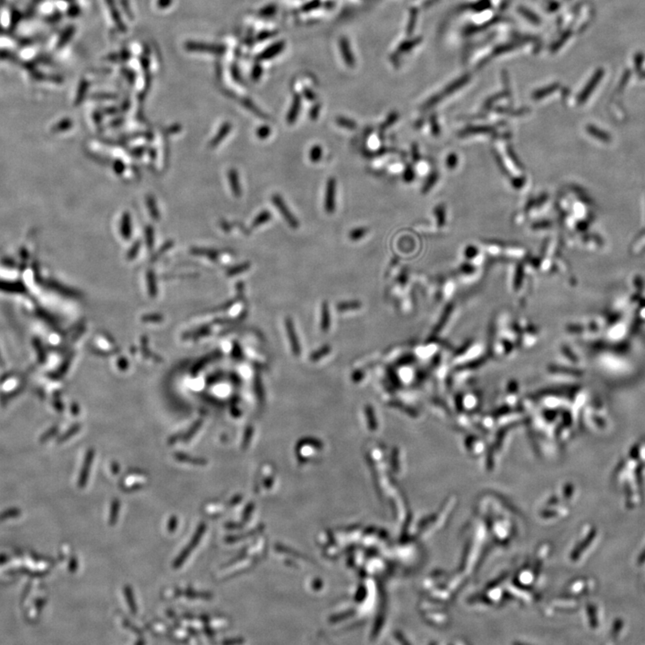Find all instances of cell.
<instances>
[{"mask_svg":"<svg viewBox=\"0 0 645 645\" xmlns=\"http://www.w3.org/2000/svg\"><path fill=\"white\" fill-rule=\"evenodd\" d=\"M274 34H275V33L273 32V31H262V32H260V33L258 34L257 40H259V41L266 40V39H268L269 38H271V37H274Z\"/></svg>","mask_w":645,"mask_h":645,"instance_id":"obj_31","label":"cell"},{"mask_svg":"<svg viewBox=\"0 0 645 645\" xmlns=\"http://www.w3.org/2000/svg\"><path fill=\"white\" fill-rule=\"evenodd\" d=\"M177 458H178L180 461H189V462L196 463V464H199V465H203V464H205V463H206L205 461H203V460H199V459H192V458H188L187 457V456H183V455H181V454H179V455L177 456Z\"/></svg>","mask_w":645,"mask_h":645,"instance_id":"obj_28","label":"cell"},{"mask_svg":"<svg viewBox=\"0 0 645 645\" xmlns=\"http://www.w3.org/2000/svg\"><path fill=\"white\" fill-rule=\"evenodd\" d=\"M319 111H320V105L319 104H316V105L313 106V108L310 110V112H309L310 118L312 120L317 119V117H318V115H319Z\"/></svg>","mask_w":645,"mask_h":645,"instance_id":"obj_32","label":"cell"},{"mask_svg":"<svg viewBox=\"0 0 645 645\" xmlns=\"http://www.w3.org/2000/svg\"><path fill=\"white\" fill-rule=\"evenodd\" d=\"M602 74H603V73H601V71H599V72H598V73H597V74L595 75L594 77L592 78V80L590 81V85L588 86V87H587L586 88V90L583 92V96H582V100H583H583H584V99L586 98L587 96H588L589 94H590V92H591V91H592V89L594 88V86L596 85L597 83H598V81H599V78H600V76H601Z\"/></svg>","mask_w":645,"mask_h":645,"instance_id":"obj_20","label":"cell"},{"mask_svg":"<svg viewBox=\"0 0 645 645\" xmlns=\"http://www.w3.org/2000/svg\"><path fill=\"white\" fill-rule=\"evenodd\" d=\"M203 631H204V633H206V635H207V636H209V637H212V635H213V631H212V629H211L210 626H209V624H203Z\"/></svg>","mask_w":645,"mask_h":645,"instance_id":"obj_37","label":"cell"},{"mask_svg":"<svg viewBox=\"0 0 645 645\" xmlns=\"http://www.w3.org/2000/svg\"><path fill=\"white\" fill-rule=\"evenodd\" d=\"M119 508H120V502L117 498H115L112 501L111 506H110V519H109V524L110 526H114L117 524Z\"/></svg>","mask_w":645,"mask_h":645,"instance_id":"obj_13","label":"cell"},{"mask_svg":"<svg viewBox=\"0 0 645 645\" xmlns=\"http://www.w3.org/2000/svg\"><path fill=\"white\" fill-rule=\"evenodd\" d=\"M205 531H206V524H204V523H201V524L198 525L197 529H196L195 534H194L193 537H192L190 542L188 544V546H190L192 549H195V548L197 547V545L199 544L200 541L202 540V538H203V534H204Z\"/></svg>","mask_w":645,"mask_h":645,"instance_id":"obj_11","label":"cell"},{"mask_svg":"<svg viewBox=\"0 0 645 645\" xmlns=\"http://www.w3.org/2000/svg\"><path fill=\"white\" fill-rule=\"evenodd\" d=\"M145 639L142 637L138 638V641H136V644L137 645L145 644Z\"/></svg>","mask_w":645,"mask_h":645,"instance_id":"obj_44","label":"cell"},{"mask_svg":"<svg viewBox=\"0 0 645 645\" xmlns=\"http://www.w3.org/2000/svg\"><path fill=\"white\" fill-rule=\"evenodd\" d=\"M229 180L231 183V190L233 192L235 196L239 197L241 195V188H240V184H239V175L235 169H231L229 172Z\"/></svg>","mask_w":645,"mask_h":645,"instance_id":"obj_12","label":"cell"},{"mask_svg":"<svg viewBox=\"0 0 645 645\" xmlns=\"http://www.w3.org/2000/svg\"><path fill=\"white\" fill-rule=\"evenodd\" d=\"M231 124H229V123L224 124V125H223V127L221 128V130H220L219 134H218V137H217V138H216V140H215L214 142H216V143H219V142L221 141L222 139H223V138L225 137V136H226V135L231 131Z\"/></svg>","mask_w":645,"mask_h":645,"instance_id":"obj_25","label":"cell"},{"mask_svg":"<svg viewBox=\"0 0 645 645\" xmlns=\"http://www.w3.org/2000/svg\"><path fill=\"white\" fill-rule=\"evenodd\" d=\"M243 104H245V106H246V108H247L248 110H251L253 113L255 114V115L258 116V117H263V118H266V117H267L266 115L263 113L262 111L259 110L258 108H256V107H255V106H254V104L249 101V100H245V101L243 102Z\"/></svg>","mask_w":645,"mask_h":645,"instance_id":"obj_22","label":"cell"},{"mask_svg":"<svg viewBox=\"0 0 645 645\" xmlns=\"http://www.w3.org/2000/svg\"><path fill=\"white\" fill-rule=\"evenodd\" d=\"M177 527H178V518H177L175 515H172L171 517L169 518V520H168V532H169V533H173V532L176 531Z\"/></svg>","mask_w":645,"mask_h":645,"instance_id":"obj_29","label":"cell"},{"mask_svg":"<svg viewBox=\"0 0 645 645\" xmlns=\"http://www.w3.org/2000/svg\"><path fill=\"white\" fill-rule=\"evenodd\" d=\"M172 0H159L158 1V6L160 8H168L169 5L171 4Z\"/></svg>","mask_w":645,"mask_h":645,"instance_id":"obj_38","label":"cell"},{"mask_svg":"<svg viewBox=\"0 0 645 645\" xmlns=\"http://www.w3.org/2000/svg\"><path fill=\"white\" fill-rule=\"evenodd\" d=\"M183 595L188 598H203V599H211L212 598L211 593L203 591V592H199L196 590H192L191 588H187L183 591Z\"/></svg>","mask_w":645,"mask_h":645,"instance_id":"obj_15","label":"cell"},{"mask_svg":"<svg viewBox=\"0 0 645 645\" xmlns=\"http://www.w3.org/2000/svg\"><path fill=\"white\" fill-rule=\"evenodd\" d=\"M232 74H233V77H234L235 80L239 81V79H240L239 70H238V69H236V68H232Z\"/></svg>","mask_w":645,"mask_h":645,"instance_id":"obj_42","label":"cell"},{"mask_svg":"<svg viewBox=\"0 0 645 645\" xmlns=\"http://www.w3.org/2000/svg\"><path fill=\"white\" fill-rule=\"evenodd\" d=\"M590 132L592 134L593 136L597 137V138L602 140V141H610V137L609 135H608V134L605 133V132H603V131H600V130H598V129L596 128V127H591V128L590 129Z\"/></svg>","mask_w":645,"mask_h":645,"instance_id":"obj_23","label":"cell"},{"mask_svg":"<svg viewBox=\"0 0 645 645\" xmlns=\"http://www.w3.org/2000/svg\"><path fill=\"white\" fill-rule=\"evenodd\" d=\"M396 118H397V114L392 113L391 115H390V116L388 117V118H387L386 121L384 122L383 125H382V126H381V128L383 129H383L386 128V127H388V126H390V125H391L392 124L394 123V122H395V120H396Z\"/></svg>","mask_w":645,"mask_h":645,"instance_id":"obj_33","label":"cell"},{"mask_svg":"<svg viewBox=\"0 0 645 645\" xmlns=\"http://www.w3.org/2000/svg\"><path fill=\"white\" fill-rule=\"evenodd\" d=\"M69 569H70V571L72 572H74L76 570V569H77V561H76V559L74 558V557H73L72 560H71V563L70 565H69Z\"/></svg>","mask_w":645,"mask_h":645,"instance_id":"obj_41","label":"cell"},{"mask_svg":"<svg viewBox=\"0 0 645 645\" xmlns=\"http://www.w3.org/2000/svg\"><path fill=\"white\" fill-rule=\"evenodd\" d=\"M322 155H323V149H322L320 145H314L313 147L310 149L309 159L314 163L320 161L321 159H322Z\"/></svg>","mask_w":645,"mask_h":645,"instance_id":"obj_18","label":"cell"},{"mask_svg":"<svg viewBox=\"0 0 645 645\" xmlns=\"http://www.w3.org/2000/svg\"><path fill=\"white\" fill-rule=\"evenodd\" d=\"M106 2H107V4L109 6L110 14H111V17H112V19L114 20V23H115L116 25H117V29H118V30H120L121 31H126V27H125V24H124L123 21H122L119 13L117 11V7H116L115 2H114V0H106Z\"/></svg>","mask_w":645,"mask_h":645,"instance_id":"obj_8","label":"cell"},{"mask_svg":"<svg viewBox=\"0 0 645 645\" xmlns=\"http://www.w3.org/2000/svg\"><path fill=\"white\" fill-rule=\"evenodd\" d=\"M219 507H218L217 505H214V504L206 505V506L204 507V512H205V513H206L207 515L208 514H210V515H214V514H216V513L219 512Z\"/></svg>","mask_w":645,"mask_h":645,"instance_id":"obj_30","label":"cell"},{"mask_svg":"<svg viewBox=\"0 0 645 645\" xmlns=\"http://www.w3.org/2000/svg\"><path fill=\"white\" fill-rule=\"evenodd\" d=\"M146 479L143 476H138V475H131L128 477L125 478L124 481H121L120 483V488L124 489L125 491H135L138 489H142L144 486L146 484Z\"/></svg>","mask_w":645,"mask_h":645,"instance_id":"obj_4","label":"cell"},{"mask_svg":"<svg viewBox=\"0 0 645 645\" xmlns=\"http://www.w3.org/2000/svg\"><path fill=\"white\" fill-rule=\"evenodd\" d=\"M262 73H263L262 67H261V66H260L259 64H255V65H254V67H253V70H252V74H251V76H252V79H253L254 81H257L258 79L261 77V75H262Z\"/></svg>","mask_w":645,"mask_h":645,"instance_id":"obj_27","label":"cell"},{"mask_svg":"<svg viewBox=\"0 0 645 645\" xmlns=\"http://www.w3.org/2000/svg\"><path fill=\"white\" fill-rule=\"evenodd\" d=\"M186 49L189 51L211 53V54H223L226 51V48L223 46V45L195 42V41H189V42L187 43L186 44Z\"/></svg>","mask_w":645,"mask_h":645,"instance_id":"obj_2","label":"cell"},{"mask_svg":"<svg viewBox=\"0 0 645 645\" xmlns=\"http://www.w3.org/2000/svg\"><path fill=\"white\" fill-rule=\"evenodd\" d=\"M340 53L342 55L344 61L347 64V66L350 67H354V66H355V59H354V56H353L352 51H351L348 39H346V38H341L340 39Z\"/></svg>","mask_w":645,"mask_h":645,"instance_id":"obj_6","label":"cell"},{"mask_svg":"<svg viewBox=\"0 0 645 645\" xmlns=\"http://www.w3.org/2000/svg\"><path fill=\"white\" fill-rule=\"evenodd\" d=\"M276 12V7L274 5L268 6L266 8H263L262 10H260L259 15L263 17H269V16H274Z\"/></svg>","mask_w":645,"mask_h":645,"instance_id":"obj_24","label":"cell"},{"mask_svg":"<svg viewBox=\"0 0 645 645\" xmlns=\"http://www.w3.org/2000/svg\"><path fill=\"white\" fill-rule=\"evenodd\" d=\"M335 193H336V180L330 178L325 190V210L327 213H332L335 210Z\"/></svg>","mask_w":645,"mask_h":645,"instance_id":"obj_3","label":"cell"},{"mask_svg":"<svg viewBox=\"0 0 645 645\" xmlns=\"http://www.w3.org/2000/svg\"><path fill=\"white\" fill-rule=\"evenodd\" d=\"M336 123L341 127L350 129V130H353V129H355L357 127L356 122L352 120L351 118H348V117H340H340H337Z\"/></svg>","mask_w":645,"mask_h":645,"instance_id":"obj_19","label":"cell"},{"mask_svg":"<svg viewBox=\"0 0 645 645\" xmlns=\"http://www.w3.org/2000/svg\"><path fill=\"white\" fill-rule=\"evenodd\" d=\"M368 233V228L359 227L353 229L350 231L349 233V239L352 241H358L361 239H363L364 237Z\"/></svg>","mask_w":645,"mask_h":645,"instance_id":"obj_16","label":"cell"},{"mask_svg":"<svg viewBox=\"0 0 645 645\" xmlns=\"http://www.w3.org/2000/svg\"><path fill=\"white\" fill-rule=\"evenodd\" d=\"M123 625H124V626H125L126 628L132 630L134 633H137V634H142L141 630L139 629V628H137L136 626H133V625H132V623H131V622H129L128 620H124Z\"/></svg>","mask_w":645,"mask_h":645,"instance_id":"obj_36","label":"cell"},{"mask_svg":"<svg viewBox=\"0 0 645 645\" xmlns=\"http://www.w3.org/2000/svg\"><path fill=\"white\" fill-rule=\"evenodd\" d=\"M303 94H304V96H305V98L307 99V100L311 101V102H314V101L317 99V95L315 94L313 91H311L310 89H307V88L304 89V91H303Z\"/></svg>","mask_w":645,"mask_h":645,"instance_id":"obj_35","label":"cell"},{"mask_svg":"<svg viewBox=\"0 0 645 645\" xmlns=\"http://www.w3.org/2000/svg\"><path fill=\"white\" fill-rule=\"evenodd\" d=\"M124 72H125V77L127 78V80H130V82H133L135 81V74H134L133 72L130 70H126V69L124 70Z\"/></svg>","mask_w":645,"mask_h":645,"instance_id":"obj_40","label":"cell"},{"mask_svg":"<svg viewBox=\"0 0 645 645\" xmlns=\"http://www.w3.org/2000/svg\"><path fill=\"white\" fill-rule=\"evenodd\" d=\"M73 32H74V28L73 27L68 28V29H67V31H66V33H64V34H63L62 39H61V40H60V44H61V45H64V44H66V42H67V40L70 39L71 35H73Z\"/></svg>","mask_w":645,"mask_h":645,"instance_id":"obj_34","label":"cell"},{"mask_svg":"<svg viewBox=\"0 0 645 645\" xmlns=\"http://www.w3.org/2000/svg\"><path fill=\"white\" fill-rule=\"evenodd\" d=\"M111 469H112V472H113V474H117L118 471H119V468H118L117 464H112Z\"/></svg>","mask_w":645,"mask_h":645,"instance_id":"obj_43","label":"cell"},{"mask_svg":"<svg viewBox=\"0 0 645 645\" xmlns=\"http://www.w3.org/2000/svg\"><path fill=\"white\" fill-rule=\"evenodd\" d=\"M270 135L271 128L270 126H268V125H261V126H260V127H258L257 130H256V137H257L259 139H261V140L267 139Z\"/></svg>","mask_w":645,"mask_h":645,"instance_id":"obj_21","label":"cell"},{"mask_svg":"<svg viewBox=\"0 0 645 645\" xmlns=\"http://www.w3.org/2000/svg\"><path fill=\"white\" fill-rule=\"evenodd\" d=\"M320 5L321 3L319 0H312V1H310L309 3H307V4L303 6L302 11H304V12L312 11L314 9H317V8H319Z\"/></svg>","mask_w":645,"mask_h":645,"instance_id":"obj_26","label":"cell"},{"mask_svg":"<svg viewBox=\"0 0 645 645\" xmlns=\"http://www.w3.org/2000/svg\"><path fill=\"white\" fill-rule=\"evenodd\" d=\"M124 593H125V600H126V603L128 605L129 610L131 611V613L133 615H137V603H136V600H135L133 590H132L131 586L125 585V588H124Z\"/></svg>","mask_w":645,"mask_h":645,"instance_id":"obj_10","label":"cell"},{"mask_svg":"<svg viewBox=\"0 0 645 645\" xmlns=\"http://www.w3.org/2000/svg\"><path fill=\"white\" fill-rule=\"evenodd\" d=\"M192 550H193V549H192L190 546H188V547H185L184 549H183L182 551L180 552V555H178V556H177V558L174 560L173 565H172L173 568H174V569H179V568H180L181 566L185 563V561L188 559V557L189 556V555H190V553H191Z\"/></svg>","mask_w":645,"mask_h":645,"instance_id":"obj_14","label":"cell"},{"mask_svg":"<svg viewBox=\"0 0 645 645\" xmlns=\"http://www.w3.org/2000/svg\"><path fill=\"white\" fill-rule=\"evenodd\" d=\"M285 47V44L283 41H278L274 43L273 45H271L270 47L267 48L266 51H263L260 55L258 56V60H267V59H273L275 56L280 54L283 49Z\"/></svg>","mask_w":645,"mask_h":645,"instance_id":"obj_5","label":"cell"},{"mask_svg":"<svg viewBox=\"0 0 645 645\" xmlns=\"http://www.w3.org/2000/svg\"><path fill=\"white\" fill-rule=\"evenodd\" d=\"M301 108V97L299 94H295L293 97V102L290 106V109L289 110V113L287 116V122L289 125H292L297 120L298 114L300 111Z\"/></svg>","mask_w":645,"mask_h":645,"instance_id":"obj_7","label":"cell"},{"mask_svg":"<svg viewBox=\"0 0 645 645\" xmlns=\"http://www.w3.org/2000/svg\"><path fill=\"white\" fill-rule=\"evenodd\" d=\"M271 218H272V214H271L270 211H267V210L261 211V212H260V213L255 217V219L254 220L253 224H252V227H259V226H261L263 224L268 223V222L270 221Z\"/></svg>","mask_w":645,"mask_h":645,"instance_id":"obj_17","label":"cell"},{"mask_svg":"<svg viewBox=\"0 0 645 645\" xmlns=\"http://www.w3.org/2000/svg\"><path fill=\"white\" fill-rule=\"evenodd\" d=\"M272 203H274V206L277 208L278 211L281 212L282 217L284 218L287 223L289 224V227L292 229H297L299 226L298 221L296 219V217L292 214V212L289 211V207L286 205L284 200L282 199V196L278 194H274L272 196Z\"/></svg>","mask_w":645,"mask_h":645,"instance_id":"obj_1","label":"cell"},{"mask_svg":"<svg viewBox=\"0 0 645 645\" xmlns=\"http://www.w3.org/2000/svg\"><path fill=\"white\" fill-rule=\"evenodd\" d=\"M93 459V454L92 453L88 454V456L86 457L85 462L82 467V471L79 477L78 486L82 489L85 487L87 482H88V478H89V472H90L91 462Z\"/></svg>","mask_w":645,"mask_h":645,"instance_id":"obj_9","label":"cell"},{"mask_svg":"<svg viewBox=\"0 0 645 645\" xmlns=\"http://www.w3.org/2000/svg\"><path fill=\"white\" fill-rule=\"evenodd\" d=\"M121 4L122 6L125 8H124V10H125L126 16H128V17H131V16H132V13L130 11V8L128 9V8H127V5H128L127 4V1H126V0H121Z\"/></svg>","mask_w":645,"mask_h":645,"instance_id":"obj_39","label":"cell"}]
</instances>
